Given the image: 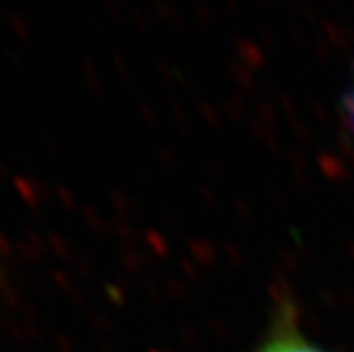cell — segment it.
<instances>
[{"label":"cell","instance_id":"cell-1","mask_svg":"<svg viewBox=\"0 0 354 352\" xmlns=\"http://www.w3.org/2000/svg\"><path fill=\"white\" fill-rule=\"evenodd\" d=\"M257 352H323V350L312 346L310 342H306L297 335L282 333V335H276L270 342H266Z\"/></svg>","mask_w":354,"mask_h":352}]
</instances>
